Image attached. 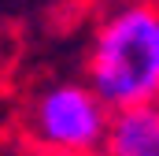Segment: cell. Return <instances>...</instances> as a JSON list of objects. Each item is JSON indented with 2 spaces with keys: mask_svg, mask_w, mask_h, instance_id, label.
<instances>
[{
  "mask_svg": "<svg viewBox=\"0 0 159 156\" xmlns=\"http://www.w3.org/2000/svg\"><path fill=\"white\" fill-rule=\"evenodd\" d=\"M85 82L111 108L159 104V4L115 0L93 26Z\"/></svg>",
  "mask_w": 159,
  "mask_h": 156,
  "instance_id": "cell-1",
  "label": "cell"
},
{
  "mask_svg": "<svg viewBox=\"0 0 159 156\" xmlns=\"http://www.w3.org/2000/svg\"><path fill=\"white\" fill-rule=\"evenodd\" d=\"M111 115L115 112L89 89L85 78H59L37 89L26 126L48 156H100Z\"/></svg>",
  "mask_w": 159,
  "mask_h": 156,
  "instance_id": "cell-2",
  "label": "cell"
},
{
  "mask_svg": "<svg viewBox=\"0 0 159 156\" xmlns=\"http://www.w3.org/2000/svg\"><path fill=\"white\" fill-rule=\"evenodd\" d=\"M100 156H159V104L115 112Z\"/></svg>",
  "mask_w": 159,
  "mask_h": 156,
  "instance_id": "cell-3",
  "label": "cell"
},
{
  "mask_svg": "<svg viewBox=\"0 0 159 156\" xmlns=\"http://www.w3.org/2000/svg\"><path fill=\"white\" fill-rule=\"evenodd\" d=\"M152 4H159V0H152Z\"/></svg>",
  "mask_w": 159,
  "mask_h": 156,
  "instance_id": "cell-4",
  "label": "cell"
}]
</instances>
